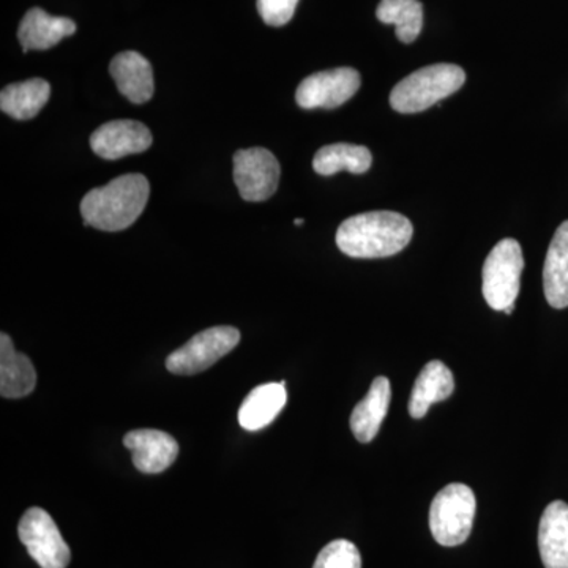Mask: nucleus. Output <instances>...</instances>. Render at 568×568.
Instances as JSON below:
<instances>
[{"label": "nucleus", "mask_w": 568, "mask_h": 568, "mask_svg": "<svg viewBox=\"0 0 568 568\" xmlns=\"http://www.w3.org/2000/svg\"><path fill=\"white\" fill-rule=\"evenodd\" d=\"M525 257L515 239H504L488 254L484 265V297L496 312L514 306L521 287Z\"/></svg>", "instance_id": "nucleus-5"}, {"label": "nucleus", "mask_w": 568, "mask_h": 568, "mask_svg": "<svg viewBox=\"0 0 568 568\" xmlns=\"http://www.w3.org/2000/svg\"><path fill=\"white\" fill-rule=\"evenodd\" d=\"M294 224H295V226H302V224H304V220H302V219H295V220H294Z\"/></svg>", "instance_id": "nucleus-25"}, {"label": "nucleus", "mask_w": 568, "mask_h": 568, "mask_svg": "<svg viewBox=\"0 0 568 568\" xmlns=\"http://www.w3.org/2000/svg\"><path fill=\"white\" fill-rule=\"evenodd\" d=\"M278 160L263 148L242 149L234 155V182L239 193L248 203H263L278 189Z\"/></svg>", "instance_id": "nucleus-8"}, {"label": "nucleus", "mask_w": 568, "mask_h": 568, "mask_svg": "<svg viewBox=\"0 0 568 568\" xmlns=\"http://www.w3.org/2000/svg\"><path fill=\"white\" fill-rule=\"evenodd\" d=\"M544 291L548 304L556 310L568 306V222L556 231L544 267Z\"/></svg>", "instance_id": "nucleus-18"}, {"label": "nucleus", "mask_w": 568, "mask_h": 568, "mask_svg": "<svg viewBox=\"0 0 568 568\" xmlns=\"http://www.w3.org/2000/svg\"><path fill=\"white\" fill-rule=\"evenodd\" d=\"M392 387L387 377H376L365 398L354 407L351 429L358 443L368 444L379 433L390 406Z\"/></svg>", "instance_id": "nucleus-15"}, {"label": "nucleus", "mask_w": 568, "mask_h": 568, "mask_svg": "<svg viewBox=\"0 0 568 568\" xmlns=\"http://www.w3.org/2000/svg\"><path fill=\"white\" fill-rule=\"evenodd\" d=\"M465 82V70L454 63L424 67L395 85L390 104L402 114H416L459 91Z\"/></svg>", "instance_id": "nucleus-3"}, {"label": "nucleus", "mask_w": 568, "mask_h": 568, "mask_svg": "<svg viewBox=\"0 0 568 568\" xmlns=\"http://www.w3.org/2000/svg\"><path fill=\"white\" fill-rule=\"evenodd\" d=\"M313 568H362V556L349 540H334L317 555Z\"/></svg>", "instance_id": "nucleus-23"}, {"label": "nucleus", "mask_w": 568, "mask_h": 568, "mask_svg": "<svg viewBox=\"0 0 568 568\" xmlns=\"http://www.w3.org/2000/svg\"><path fill=\"white\" fill-rule=\"evenodd\" d=\"M241 342V332L231 325L205 328L194 335L166 358L168 372L179 376H192L203 373L215 365L220 358L231 353Z\"/></svg>", "instance_id": "nucleus-6"}, {"label": "nucleus", "mask_w": 568, "mask_h": 568, "mask_svg": "<svg viewBox=\"0 0 568 568\" xmlns=\"http://www.w3.org/2000/svg\"><path fill=\"white\" fill-rule=\"evenodd\" d=\"M123 444L132 450L134 466L144 474L163 473L179 455L178 440L160 429H133L123 437Z\"/></svg>", "instance_id": "nucleus-11"}, {"label": "nucleus", "mask_w": 568, "mask_h": 568, "mask_svg": "<svg viewBox=\"0 0 568 568\" xmlns=\"http://www.w3.org/2000/svg\"><path fill=\"white\" fill-rule=\"evenodd\" d=\"M151 145V130L144 123L136 121L103 123L91 136L92 151L110 162L145 152Z\"/></svg>", "instance_id": "nucleus-10"}, {"label": "nucleus", "mask_w": 568, "mask_h": 568, "mask_svg": "<svg viewBox=\"0 0 568 568\" xmlns=\"http://www.w3.org/2000/svg\"><path fill=\"white\" fill-rule=\"evenodd\" d=\"M377 20L395 26L396 37L403 43H413L424 28V6L418 0H381Z\"/></svg>", "instance_id": "nucleus-22"}, {"label": "nucleus", "mask_w": 568, "mask_h": 568, "mask_svg": "<svg viewBox=\"0 0 568 568\" xmlns=\"http://www.w3.org/2000/svg\"><path fill=\"white\" fill-rule=\"evenodd\" d=\"M151 185L142 174H125L108 185L93 189L81 201L88 226L115 233L132 226L148 205Z\"/></svg>", "instance_id": "nucleus-2"}, {"label": "nucleus", "mask_w": 568, "mask_h": 568, "mask_svg": "<svg viewBox=\"0 0 568 568\" xmlns=\"http://www.w3.org/2000/svg\"><path fill=\"white\" fill-rule=\"evenodd\" d=\"M454 375H452L448 366L439 361L429 362L422 368L420 375L414 384L409 399L410 417H425L432 405L444 402L454 394Z\"/></svg>", "instance_id": "nucleus-19"}, {"label": "nucleus", "mask_w": 568, "mask_h": 568, "mask_svg": "<svg viewBox=\"0 0 568 568\" xmlns=\"http://www.w3.org/2000/svg\"><path fill=\"white\" fill-rule=\"evenodd\" d=\"M18 536L29 555L41 568H67L71 551L61 530L47 510L32 507L22 515Z\"/></svg>", "instance_id": "nucleus-7"}, {"label": "nucleus", "mask_w": 568, "mask_h": 568, "mask_svg": "<svg viewBox=\"0 0 568 568\" xmlns=\"http://www.w3.org/2000/svg\"><path fill=\"white\" fill-rule=\"evenodd\" d=\"M36 384L31 358L14 349L9 335H0V395L9 399L24 398L32 394Z\"/></svg>", "instance_id": "nucleus-16"}, {"label": "nucleus", "mask_w": 568, "mask_h": 568, "mask_svg": "<svg viewBox=\"0 0 568 568\" xmlns=\"http://www.w3.org/2000/svg\"><path fill=\"white\" fill-rule=\"evenodd\" d=\"M118 91L134 104L148 103L155 91L151 62L136 51L115 55L110 65Z\"/></svg>", "instance_id": "nucleus-12"}, {"label": "nucleus", "mask_w": 568, "mask_h": 568, "mask_svg": "<svg viewBox=\"0 0 568 568\" xmlns=\"http://www.w3.org/2000/svg\"><path fill=\"white\" fill-rule=\"evenodd\" d=\"M538 549L545 568H568V504L555 500L538 526Z\"/></svg>", "instance_id": "nucleus-13"}, {"label": "nucleus", "mask_w": 568, "mask_h": 568, "mask_svg": "<svg viewBox=\"0 0 568 568\" xmlns=\"http://www.w3.org/2000/svg\"><path fill=\"white\" fill-rule=\"evenodd\" d=\"M50 95V82L41 80V78L14 82L0 92V108L6 114L18 119V121H29L43 110Z\"/></svg>", "instance_id": "nucleus-20"}, {"label": "nucleus", "mask_w": 568, "mask_h": 568, "mask_svg": "<svg viewBox=\"0 0 568 568\" xmlns=\"http://www.w3.org/2000/svg\"><path fill=\"white\" fill-rule=\"evenodd\" d=\"M361 84V73L349 67L320 71L301 82L295 100L304 110H334L353 99Z\"/></svg>", "instance_id": "nucleus-9"}, {"label": "nucleus", "mask_w": 568, "mask_h": 568, "mask_svg": "<svg viewBox=\"0 0 568 568\" xmlns=\"http://www.w3.org/2000/svg\"><path fill=\"white\" fill-rule=\"evenodd\" d=\"M286 402V383H268L253 388L239 409V424L246 432H260L275 420Z\"/></svg>", "instance_id": "nucleus-17"}, {"label": "nucleus", "mask_w": 568, "mask_h": 568, "mask_svg": "<svg viewBox=\"0 0 568 568\" xmlns=\"http://www.w3.org/2000/svg\"><path fill=\"white\" fill-rule=\"evenodd\" d=\"M298 0H257V11L265 24L282 28L293 20Z\"/></svg>", "instance_id": "nucleus-24"}, {"label": "nucleus", "mask_w": 568, "mask_h": 568, "mask_svg": "<svg viewBox=\"0 0 568 568\" xmlns=\"http://www.w3.org/2000/svg\"><path fill=\"white\" fill-rule=\"evenodd\" d=\"M414 226L402 213L377 211L351 216L336 231V245L346 256L376 260L403 252Z\"/></svg>", "instance_id": "nucleus-1"}, {"label": "nucleus", "mask_w": 568, "mask_h": 568, "mask_svg": "<svg viewBox=\"0 0 568 568\" xmlns=\"http://www.w3.org/2000/svg\"><path fill=\"white\" fill-rule=\"evenodd\" d=\"M477 500L465 484H450L440 489L429 508V529L437 544L458 547L473 532Z\"/></svg>", "instance_id": "nucleus-4"}, {"label": "nucleus", "mask_w": 568, "mask_h": 568, "mask_svg": "<svg viewBox=\"0 0 568 568\" xmlns=\"http://www.w3.org/2000/svg\"><path fill=\"white\" fill-rule=\"evenodd\" d=\"M77 24L70 18L51 17L41 9H31L22 18L18 39L22 44V51H44L55 47L59 41L73 36Z\"/></svg>", "instance_id": "nucleus-14"}, {"label": "nucleus", "mask_w": 568, "mask_h": 568, "mask_svg": "<svg viewBox=\"0 0 568 568\" xmlns=\"http://www.w3.org/2000/svg\"><path fill=\"white\" fill-rule=\"evenodd\" d=\"M372 164V152L365 145L346 144V142L324 145L316 152L313 160V168L321 175H334L342 171L365 174Z\"/></svg>", "instance_id": "nucleus-21"}]
</instances>
